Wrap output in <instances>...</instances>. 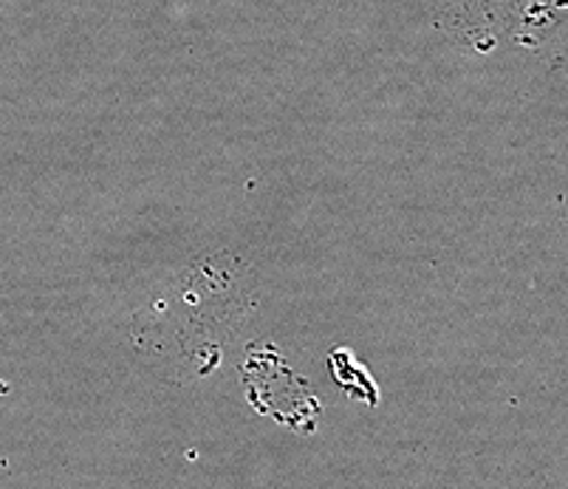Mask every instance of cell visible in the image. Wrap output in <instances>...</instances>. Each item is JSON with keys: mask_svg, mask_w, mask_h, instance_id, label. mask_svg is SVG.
I'll use <instances>...</instances> for the list:
<instances>
[]
</instances>
